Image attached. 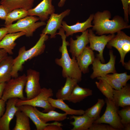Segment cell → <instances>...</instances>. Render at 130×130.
I'll list each match as a JSON object with an SVG mask.
<instances>
[{
	"label": "cell",
	"mask_w": 130,
	"mask_h": 130,
	"mask_svg": "<svg viewBox=\"0 0 130 130\" xmlns=\"http://www.w3.org/2000/svg\"><path fill=\"white\" fill-rule=\"evenodd\" d=\"M111 14L108 10L98 12L94 14L92 30L99 35L114 34L118 31L130 28L128 22L121 17L116 16L110 20Z\"/></svg>",
	"instance_id": "cell-1"
},
{
	"label": "cell",
	"mask_w": 130,
	"mask_h": 130,
	"mask_svg": "<svg viewBox=\"0 0 130 130\" xmlns=\"http://www.w3.org/2000/svg\"><path fill=\"white\" fill-rule=\"evenodd\" d=\"M65 31L61 27L56 34L61 36L62 39V46L59 47V51L61 53L60 58L55 59L56 63L62 68V74L64 78L69 77L77 79L78 82L82 80V72L80 70L75 57L71 58L68 53L67 46L69 42L66 40V36Z\"/></svg>",
	"instance_id": "cell-2"
},
{
	"label": "cell",
	"mask_w": 130,
	"mask_h": 130,
	"mask_svg": "<svg viewBox=\"0 0 130 130\" xmlns=\"http://www.w3.org/2000/svg\"><path fill=\"white\" fill-rule=\"evenodd\" d=\"M48 38L47 34L42 33L36 43L30 49L26 50L24 46L19 49L18 56L13 59L12 78H15L19 76L18 72L22 70L23 65L26 62L44 52L46 47L45 42Z\"/></svg>",
	"instance_id": "cell-3"
},
{
	"label": "cell",
	"mask_w": 130,
	"mask_h": 130,
	"mask_svg": "<svg viewBox=\"0 0 130 130\" xmlns=\"http://www.w3.org/2000/svg\"><path fill=\"white\" fill-rule=\"evenodd\" d=\"M39 20L38 17L28 16L18 20L15 23L5 26L7 28L8 33L23 32L26 36L30 37L37 29L46 25L45 21L37 22Z\"/></svg>",
	"instance_id": "cell-4"
},
{
	"label": "cell",
	"mask_w": 130,
	"mask_h": 130,
	"mask_svg": "<svg viewBox=\"0 0 130 130\" xmlns=\"http://www.w3.org/2000/svg\"><path fill=\"white\" fill-rule=\"evenodd\" d=\"M26 80L25 74L15 78H13L6 83L1 99L6 102L9 99L17 98L26 99L23 90Z\"/></svg>",
	"instance_id": "cell-5"
},
{
	"label": "cell",
	"mask_w": 130,
	"mask_h": 130,
	"mask_svg": "<svg viewBox=\"0 0 130 130\" xmlns=\"http://www.w3.org/2000/svg\"><path fill=\"white\" fill-rule=\"evenodd\" d=\"M106 106L103 114L94 121V124H109L116 130H124V127L121 122L118 113V107L113 100L105 99Z\"/></svg>",
	"instance_id": "cell-6"
},
{
	"label": "cell",
	"mask_w": 130,
	"mask_h": 130,
	"mask_svg": "<svg viewBox=\"0 0 130 130\" xmlns=\"http://www.w3.org/2000/svg\"><path fill=\"white\" fill-rule=\"evenodd\" d=\"M52 90L50 88H41L39 93L34 98L29 99L22 100L19 99L16 106L18 107L23 105H28L34 107H39L44 109L43 112H47L54 110L56 108L53 107L48 101V99L53 96Z\"/></svg>",
	"instance_id": "cell-7"
},
{
	"label": "cell",
	"mask_w": 130,
	"mask_h": 130,
	"mask_svg": "<svg viewBox=\"0 0 130 130\" xmlns=\"http://www.w3.org/2000/svg\"><path fill=\"white\" fill-rule=\"evenodd\" d=\"M117 34L107 43V47L116 48L120 56V62L124 66V59L126 54L130 51V37L121 30L117 32Z\"/></svg>",
	"instance_id": "cell-8"
},
{
	"label": "cell",
	"mask_w": 130,
	"mask_h": 130,
	"mask_svg": "<svg viewBox=\"0 0 130 130\" xmlns=\"http://www.w3.org/2000/svg\"><path fill=\"white\" fill-rule=\"evenodd\" d=\"M109 54L110 59L106 64L101 63L100 59L97 57L95 58L92 64L93 71L90 76L91 79H93L109 73L116 72L115 66L116 56L113 54L112 50L110 51Z\"/></svg>",
	"instance_id": "cell-9"
},
{
	"label": "cell",
	"mask_w": 130,
	"mask_h": 130,
	"mask_svg": "<svg viewBox=\"0 0 130 130\" xmlns=\"http://www.w3.org/2000/svg\"><path fill=\"white\" fill-rule=\"evenodd\" d=\"M114 34L108 35H102L99 36L95 35L91 29L88 30V37L90 43L89 47L92 50L98 51L97 57L102 63L105 62L103 57V52L105 46L108 42L115 36Z\"/></svg>",
	"instance_id": "cell-10"
},
{
	"label": "cell",
	"mask_w": 130,
	"mask_h": 130,
	"mask_svg": "<svg viewBox=\"0 0 130 130\" xmlns=\"http://www.w3.org/2000/svg\"><path fill=\"white\" fill-rule=\"evenodd\" d=\"M26 80L25 91L26 99L32 98L40 92L41 88L39 83L40 73L35 70L29 69L27 71Z\"/></svg>",
	"instance_id": "cell-11"
},
{
	"label": "cell",
	"mask_w": 130,
	"mask_h": 130,
	"mask_svg": "<svg viewBox=\"0 0 130 130\" xmlns=\"http://www.w3.org/2000/svg\"><path fill=\"white\" fill-rule=\"evenodd\" d=\"M70 12L71 10L68 9L59 14L54 13L51 14L42 33L50 34L51 38H55L57 31L62 27L63 19L69 15Z\"/></svg>",
	"instance_id": "cell-12"
},
{
	"label": "cell",
	"mask_w": 130,
	"mask_h": 130,
	"mask_svg": "<svg viewBox=\"0 0 130 130\" xmlns=\"http://www.w3.org/2000/svg\"><path fill=\"white\" fill-rule=\"evenodd\" d=\"M52 2V0H43L35 7L27 10L28 15L38 16L41 21L48 20L55 11Z\"/></svg>",
	"instance_id": "cell-13"
},
{
	"label": "cell",
	"mask_w": 130,
	"mask_h": 130,
	"mask_svg": "<svg viewBox=\"0 0 130 130\" xmlns=\"http://www.w3.org/2000/svg\"><path fill=\"white\" fill-rule=\"evenodd\" d=\"M12 98L6 102V109L4 113L0 118V130H10V124L16 112L19 109L16 104L19 99Z\"/></svg>",
	"instance_id": "cell-14"
},
{
	"label": "cell",
	"mask_w": 130,
	"mask_h": 130,
	"mask_svg": "<svg viewBox=\"0 0 130 130\" xmlns=\"http://www.w3.org/2000/svg\"><path fill=\"white\" fill-rule=\"evenodd\" d=\"M88 30L82 32L80 35L76 36V39L74 40L71 38L69 46V52L72 57L76 58L82 52L87 45L89 43L88 37Z\"/></svg>",
	"instance_id": "cell-15"
},
{
	"label": "cell",
	"mask_w": 130,
	"mask_h": 130,
	"mask_svg": "<svg viewBox=\"0 0 130 130\" xmlns=\"http://www.w3.org/2000/svg\"><path fill=\"white\" fill-rule=\"evenodd\" d=\"M94 14H90L88 18L82 22H77L76 24L71 26L68 25L66 21H63L62 27L66 32V37L72 36L75 33L85 31L88 28L92 27L91 22L93 20Z\"/></svg>",
	"instance_id": "cell-16"
},
{
	"label": "cell",
	"mask_w": 130,
	"mask_h": 130,
	"mask_svg": "<svg viewBox=\"0 0 130 130\" xmlns=\"http://www.w3.org/2000/svg\"><path fill=\"white\" fill-rule=\"evenodd\" d=\"M94 52L89 46H86L76 58L82 72L84 74L89 72V67L93 63L95 58Z\"/></svg>",
	"instance_id": "cell-17"
},
{
	"label": "cell",
	"mask_w": 130,
	"mask_h": 130,
	"mask_svg": "<svg viewBox=\"0 0 130 130\" xmlns=\"http://www.w3.org/2000/svg\"><path fill=\"white\" fill-rule=\"evenodd\" d=\"M113 100L116 106L122 108L130 106V87L126 84L120 89H113Z\"/></svg>",
	"instance_id": "cell-18"
},
{
	"label": "cell",
	"mask_w": 130,
	"mask_h": 130,
	"mask_svg": "<svg viewBox=\"0 0 130 130\" xmlns=\"http://www.w3.org/2000/svg\"><path fill=\"white\" fill-rule=\"evenodd\" d=\"M25 35V33L23 32L7 33L0 41V48L4 49L9 55L13 54V50L16 45L15 41Z\"/></svg>",
	"instance_id": "cell-19"
},
{
	"label": "cell",
	"mask_w": 130,
	"mask_h": 130,
	"mask_svg": "<svg viewBox=\"0 0 130 130\" xmlns=\"http://www.w3.org/2000/svg\"><path fill=\"white\" fill-rule=\"evenodd\" d=\"M70 118L74 120L70 122L73 126L71 130H89L95 120L84 114L79 116L72 115Z\"/></svg>",
	"instance_id": "cell-20"
},
{
	"label": "cell",
	"mask_w": 130,
	"mask_h": 130,
	"mask_svg": "<svg viewBox=\"0 0 130 130\" xmlns=\"http://www.w3.org/2000/svg\"><path fill=\"white\" fill-rule=\"evenodd\" d=\"M13 59L8 56L0 63V83H6L11 78Z\"/></svg>",
	"instance_id": "cell-21"
},
{
	"label": "cell",
	"mask_w": 130,
	"mask_h": 130,
	"mask_svg": "<svg viewBox=\"0 0 130 130\" xmlns=\"http://www.w3.org/2000/svg\"><path fill=\"white\" fill-rule=\"evenodd\" d=\"M92 94V91L89 88H84L77 84L74 87L70 95L65 100L76 103L79 102Z\"/></svg>",
	"instance_id": "cell-22"
},
{
	"label": "cell",
	"mask_w": 130,
	"mask_h": 130,
	"mask_svg": "<svg viewBox=\"0 0 130 130\" xmlns=\"http://www.w3.org/2000/svg\"><path fill=\"white\" fill-rule=\"evenodd\" d=\"M35 0H0V4L4 6L9 12L17 8L27 10L32 8Z\"/></svg>",
	"instance_id": "cell-23"
},
{
	"label": "cell",
	"mask_w": 130,
	"mask_h": 130,
	"mask_svg": "<svg viewBox=\"0 0 130 130\" xmlns=\"http://www.w3.org/2000/svg\"><path fill=\"white\" fill-rule=\"evenodd\" d=\"M19 110L26 113L35 125L37 130H44V128L51 123H45L39 118L34 109V107L28 105L18 106Z\"/></svg>",
	"instance_id": "cell-24"
},
{
	"label": "cell",
	"mask_w": 130,
	"mask_h": 130,
	"mask_svg": "<svg viewBox=\"0 0 130 130\" xmlns=\"http://www.w3.org/2000/svg\"><path fill=\"white\" fill-rule=\"evenodd\" d=\"M34 109L40 120L45 123L51 121H62L67 118V114L65 113H60L54 110H51L46 113H43L34 107Z\"/></svg>",
	"instance_id": "cell-25"
},
{
	"label": "cell",
	"mask_w": 130,
	"mask_h": 130,
	"mask_svg": "<svg viewBox=\"0 0 130 130\" xmlns=\"http://www.w3.org/2000/svg\"><path fill=\"white\" fill-rule=\"evenodd\" d=\"M48 101L53 107L61 110L67 115L79 116L84 113L85 111L83 110H76L70 108L62 99H55L50 97L48 98Z\"/></svg>",
	"instance_id": "cell-26"
},
{
	"label": "cell",
	"mask_w": 130,
	"mask_h": 130,
	"mask_svg": "<svg viewBox=\"0 0 130 130\" xmlns=\"http://www.w3.org/2000/svg\"><path fill=\"white\" fill-rule=\"evenodd\" d=\"M64 85L57 92L56 97L57 99L65 100L71 94L76 85L78 82L75 79L67 77Z\"/></svg>",
	"instance_id": "cell-27"
},
{
	"label": "cell",
	"mask_w": 130,
	"mask_h": 130,
	"mask_svg": "<svg viewBox=\"0 0 130 130\" xmlns=\"http://www.w3.org/2000/svg\"><path fill=\"white\" fill-rule=\"evenodd\" d=\"M16 123L13 130H30L29 118L27 115L19 110L16 113Z\"/></svg>",
	"instance_id": "cell-28"
},
{
	"label": "cell",
	"mask_w": 130,
	"mask_h": 130,
	"mask_svg": "<svg viewBox=\"0 0 130 130\" xmlns=\"http://www.w3.org/2000/svg\"><path fill=\"white\" fill-rule=\"evenodd\" d=\"M28 11L22 8L14 9L8 13L5 20V26L11 24L14 21L28 16Z\"/></svg>",
	"instance_id": "cell-29"
},
{
	"label": "cell",
	"mask_w": 130,
	"mask_h": 130,
	"mask_svg": "<svg viewBox=\"0 0 130 130\" xmlns=\"http://www.w3.org/2000/svg\"><path fill=\"white\" fill-rule=\"evenodd\" d=\"M105 103V101L103 99H98L97 103L85 110L84 114L95 120L97 119L100 117L101 110Z\"/></svg>",
	"instance_id": "cell-30"
},
{
	"label": "cell",
	"mask_w": 130,
	"mask_h": 130,
	"mask_svg": "<svg viewBox=\"0 0 130 130\" xmlns=\"http://www.w3.org/2000/svg\"><path fill=\"white\" fill-rule=\"evenodd\" d=\"M99 80L98 82L96 81L95 82L97 88L106 98L110 100H113V89L105 80L103 79Z\"/></svg>",
	"instance_id": "cell-31"
},
{
	"label": "cell",
	"mask_w": 130,
	"mask_h": 130,
	"mask_svg": "<svg viewBox=\"0 0 130 130\" xmlns=\"http://www.w3.org/2000/svg\"><path fill=\"white\" fill-rule=\"evenodd\" d=\"M98 80L103 79L107 82L114 89H119L123 86L117 76L114 73L107 74L101 77L97 78Z\"/></svg>",
	"instance_id": "cell-32"
},
{
	"label": "cell",
	"mask_w": 130,
	"mask_h": 130,
	"mask_svg": "<svg viewBox=\"0 0 130 130\" xmlns=\"http://www.w3.org/2000/svg\"><path fill=\"white\" fill-rule=\"evenodd\" d=\"M118 113L120 118L121 122L124 126L130 124V106L123 108L118 111Z\"/></svg>",
	"instance_id": "cell-33"
},
{
	"label": "cell",
	"mask_w": 130,
	"mask_h": 130,
	"mask_svg": "<svg viewBox=\"0 0 130 130\" xmlns=\"http://www.w3.org/2000/svg\"><path fill=\"white\" fill-rule=\"evenodd\" d=\"M89 130H116L110 125L93 123Z\"/></svg>",
	"instance_id": "cell-34"
},
{
	"label": "cell",
	"mask_w": 130,
	"mask_h": 130,
	"mask_svg": "<svg viewBox=\"0 0 130 130\" xmlns=\"http://www.w3.org/2000/svg\"><path fill=\"white\" fill-rule=\"evenodd\" d=\"M124 13V20L129 23V14L130 12V0H121Z\"/></svg>",
	"instance_id": "cell-35"
},
{
	"label": "cell",
	"mask_w": 130,
	"mask_h": 130,
	"mask_svg": "<svg viewBox=\"0 0 130 130\" xmlns=\"http://www.w3.org/2000/svg\"><path fill=\"white\" fill-rule=\"evenodd\" d=\"M114 73L118 78L123 87L126 85L127 82L130 79V75H128L126 72L120 73L116 72Z\"/></svg>",
	"instance_id": "cell-36"
},
{
	"label": "cell",
	"mask_w": 130,
	"mask_h": 130,
	"mask_svg": "<svg viewBox=\"0 0 130 130\" xmlns=\"http://www.w3.org/2000/svg\"><path fill=\"white\" fill-rule=\"evenodd\" d=\"M63 125L61 123L55 121L46 126L44 130H62L63 129L61 126Z\"/></svg>",
	"instance_id": "cell-37"
},
{
	"label": "cell",
	"mask_w": 130,
	"mask_h": 130,
	"mask_svg": "<svg viewBox=\"0 0 130 130\" xmlns=\"http://www.w3.org/2000/svg\"><path fill=\"white\" fill-rule=\"evenodd\" d=\"M9 12L6 7L0 4V19L5 20Z\"/></svg>",
	"instance_id": "cell-38"
},
{
	"label": "cell",
	"mask_w": 130,
	"mask_h": 130,
	"mask_svg": "<svg viewBox=\"0 0 130 130\" xmlns=\"http://www.w3.org/2000/svg\"><path fill=\"white\" fill-rule=\"evenodd\" d=\"M6 102L1 99H0V118L4 114L5 110Z\"/></svg>",
	"instance_id": "cell-39"
},
{
	"label": "cell",
	"mask_w": 130,
	"mask_h": 130,
	"mask_svg": "<svg viewBox=\"0 0 130 130\" xmlns=\"http://www.w3.org/2000/svg\"><path fill=\"white\" fill-rule=\"evenodd\" d=\"M8 30L7 28L5 26L0 28V41H1L4 36L7 33Z\"/></svg>",
	"instance_id": "cell-40"
},
{
	"label": "cell",
	"mask_w": 130,
	"mask_h": 130,
	"mask_svg": "<svg viewBox=\"0 0 130 130\" xmlns=\"http://www.w3.org/2000/svg\"><path fill=\"white\" fill-rule=\"evenodd\" d=\"M8 54L4 49L0 48V63L7 57Z\"/></svg>",
	"instance_id": "cell-41"
},
{
	"label": "cell",
	"mask_w": 130,
	"mask_h": 130,
	"mask_svg": "<svg viewBox=\"0 0 130 130\" xmlns=\"http://www.w3.org/2000/svg\"><path fill=\"white\" fill-rule=\"evenodd\" d=\"M6 83H0V99H1Z\"/></svg>",
	"instance_id": "cell-42"
},
{
	"label": "cell",
	"mask_w": 130,
	"mask_h": 130,
	"mask_svg": "<svg viewBox=\"0 0 130 130\" xmlns=\"http://www.w3.org/2000/svg\"><path fill=\"white\" fill-rule=\"evenodd\" d=\"M66 0H60L58 4V6L59 7H63L65 5Z\"/></svg>",
	"instance_id": "cell-43"
},
{
	"label": "cell",
	"mask_w": 130,
	"mask_h": 130,
	"mask_svg": "<svg viewBox=\"0 0 130 130\" xmlns=\"http://www.w3.org/2000/svg\"><path fill=\"white\" fill-rule=\"evenodd\" d=\"M130 61L128 62L125 63L124 66L127 69L130 70Z\"/></svg>",
	"instance_id": "cell-44"
},
{
	"label": "cell",
	"mask_w": 130,
	"mask_h": 130,
	"mask_svg": "<svg viewBox=\"0 0 130 130\" xmlns=\"http://www.w3.org/2000/svg\"><path fill=\"white\" fill-rule=\"evenodd\" d=\"M124 130H130V124H128L124 126Z\"/></svg>",
	"instance_id": "cell-45"
}]
</instances>
